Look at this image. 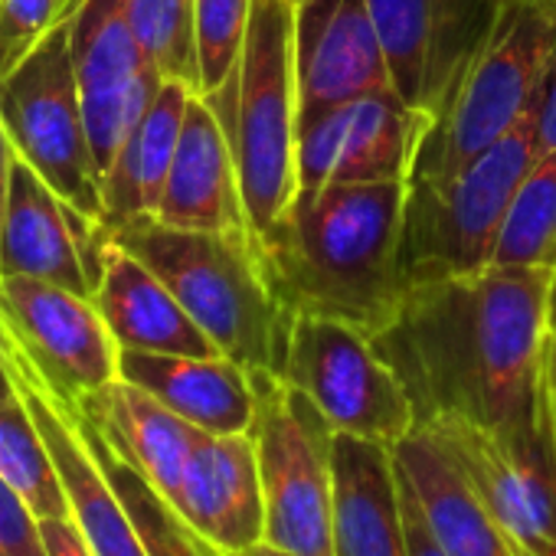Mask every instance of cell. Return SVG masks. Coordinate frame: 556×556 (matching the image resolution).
Instances as JSON below:
<instances>
[{
	"label": "cell",
	"instance_id": "1",
	"mask_svg": "<svg viewBox=\"0 0 556 556\" xmlns=\"http://www.w3.org/2000/svg\"><path fill=\"white\" fill-rule=\"evenodd\" d=\"M553 278V268L488 265L406 292L374 348L403 380L419 422L462 416L514 439L549 429Z\"/></svg>",
	"mask_w": 556,
	"mask_h": 556
},
{
	"label": "cell",
	"instance_id": "2",
	"mask_svg": "<svg viewBox=\"0 0 556 556\" xmlns=\"http://www.w3.org/2000/svg\"><path fill=\"white\" fill-rule=\"evenodd\" d=\"M406 184L299 190L255 236L268 286L286 312L383 334L409 292L403 275Z\"/></svg>",
	"mask_w": 556,
	"mask_h": 556
},
{
	"label": "cell",
	"instance_id": "3",
	"mask_svg": "<svg viewBox=\"0 0 556 556\" xmlns=\"http://www.w3.org/2000/svg\"><path fill=\"white\" fill-rule=\"evenodd\" d=\"M109 232L174 292L223 357L249 374L282 377L292 315L268 286L252 232H193L157 216L109 226Z\"/></svg>",
	"mask_w": 556,
	"mask_h": 556
},
{
	"label": "cell",
	"instance_id": "4",
	"mask_svg": "<svg viewBox=\"0 0 556 556\" xmlns=\"http://www.w3.org/2000/svg\"><path fill=\"white\" fill-rule=\"evenodd\" d=\"M219 115L252 236H262L299 193L295 8L252 0L239 66L226 89L203 96Z\"/></svg>",
	"mask_w": 556,
	"mask_h": 556
},
{
	"label": "cell",
	"instance_id": "5",
	"mask_svg": "<svg viewBox=\"0 0 556 556\" xmlns=\"http://www.w3.org/2000/svg\"><path fill=\"white\" fill-rule=\"evenodd\" d=\"M536 157L540 148L527 115L462 170L406 184L403 275L409 289L471 275L494 262L510 200Z\"/></svg>",
	"mask_w": 556,
	"mask_h": 556
},
{
	"label": "cell",
	"instance_id": "6",
	"mask_svg": "<svg viewBox=\"0 0 556 556\" xmlns=\"http://www.w3.org/2000/svg\"><path fill=\"white\" fill-rule=\"evenodd\" d=\"M252 442L265 497V543L292 556H334L331 426L278 374L255 370Z\"/></svg>",
	"mask_w": 556,
	"mask_h": 556
},
{
	"label": "cell",
	"instance_id": "7",
	"mask_svg": "<svg viewBox=\"0 0 556 556\" xmlns=\"http://www.w3.org/2000/svg\"><path fill=\"white\" fill-rule=\"evenodd\" d=\"M553 37V17L530 0H507L494 37L422 138L413 177L455 174L510 135L530 115Z\"/></svg>",
	"mask_w": 556,
	"mask_h": 556
},
{
	"label": "cell",
	"instance_id": "8",
	"mask_svg": "<svg viewBox=\"0 0 556 556\" xmlns=\"http://www.w3.org/2000/svg\"><path fill=\"white\" fill-rule=\"evenodd\" d=\"M0 118L24 157L70 206L105 219L102 174L89 144L73 56V21L50 30L0 79Z\"/></svg>",
	"mask_w": 556,
	"mask_h": 556
},
{
	"label": "cell",
	"instance_id": "9",
	"mask_svg": "<svg viewBox=\"0 0 556 556\" xmlns=\"http://www.w3.org/2000/svg\"><path fill=\"white\" fill-rule=\"evenodd\" d=\"M282 380L315 403L331 432L393 448L419 426L396 370L380 357L374 338L351 325L295 315Z\"/></svg>",
	"mask_w": 556,
	"mask_h": 556
},
{
	"label": "cell",
	"instance_id": "10",
	"mask_svg": "<svg viewBox=\"0 0 556 556\" xmlns=\"http://www.w3.org/2000/svg\"><path fill=\"white\" fill-rule=\"evenodd\" d=\"M393 92L429 125L494 37L507 0H367Z\"/></svg>",
	"mask_w": 556,
	"mask_h": 556
},
{
	"label": "cell",
	"instance_id": "11",
	"mask_svg": "<svg viewBox=\"0 0 556 556\" xmlns=\"http://www.w3.org/2000/svg\"><path fill=\"white\" fill-rule=\"evenodd\" d=\"M419 429L448 455L465 484L510 533L523 556H549L556 543L553 426L514 439L462 416H429Z\"/></svg>",
	"mask_w": 556,
	"mask_h": 556
},
{
	"label": "cell",
	"instance_id": "12",
	"mask_svg": "<svg viewBox=\"0 0 556 556\" xmlns=\"http://www.w3.org/2000/svg\"><path fill=\"white\" fill-rule=\"evenodd\" d=\"M0 325L34 374L66 403L118 380V344L96 299L30 275H0Z\"/></svg>",
	"mask_w": 556,
	"mask_h": 556
},
{
	"label": "cell",
	"instance_id": "13",
	"mask_svg": "<svg viewBox=\"0 0 556 556\" xmlns=\"http://www.w3.org/2000/svg\"><path fill=\"white\" fill-rule=\"evenodd\" d=\"M73 56L89 144L99 174H105L154 102L164 76L131 27L128 0H86L73 14Z\"/></svg>",
	"mask_w": 556,
	"mask_h": 556
},
{
	"label": "cell",
	"instance_id": "14",
	"mask_svg": "<svg viewBox=\"0 0 556 556\" xmlns=\"http://www.w3.org/2000/svg\"><path fill=\"white\" fill-rule=\"evenodd\" d=\"M429 128L393 89L334 105L299 128V190L409 184Z\"/></svg>",
	"mask_w": 556,
	"mask_h": 556
},
{
	"label": "cell",
	"instance_id": "15",
	"mask_svg": "<svg viewBox=\"0 0 556 556\" xmlns=\"http://www.w3.org/2000/svg\"><path fill=\"white\" fill-rule=\"evenodd\" d=\"M299 128L321 112L390 92V66L367 0H305L295 8Z\"/></svg>",
	"mask_w": 556,
	"mask_h": 556
},
{
	"label": "cell",
	"instance_id": "16",
	"mask_svg": "<svg viewBox=\"0 0 556 556\" xmlns=\"http://www.w3.org/2000/svg\"><path fill=\"white\" fill-rule=\"evenodd\" d=\"M8 364L14 377V390L24 396L27 409L34 413L53 462L60 468L66 497H70V517L76 520L79 533L86 536L89 549L96 556H148V546L118 497L115 484L102 471L99 458L92 455L76 406L60 400L24 361V354L8 338Z\"/></svg>",
	"mask_w": 556,
	"mask_h": 556
},
{
	"label": "cell",
	"instance_id": "17",
	"mask_svg": "<svg viewBox=\"0 0 556 556\" xmlns=\"http://www.w3.org/2000/svg\"><path fill=\"white\" fill-rule=\"evenodd\" d=\"M167 504L226 553L262 543L265 497L252 435L203 432L190 452L180 488Z\"/></svg>",
	"mask_w": 556,
	"mask_h": 556
},
{
	"label": "cell",
	"instance_id": "18",
	"mask_svg": "<svg viewBox=\"0 0 556 556\" xmlns=\"http://www.w3.org/2000/svg\"><path fill=\"white\" fill-rule=\"evenodd\" d=\"M154 216L193 232H252L229 135L200 92L187 105L177 154Z\"/></svg>",
	"mask_w": 556,
	"mask_h": 556
},
{
	"label": "cell",
	"instance_id": "19",
	"mask_svg": "<svg viewBox=\"0 0 556 556\" xmlns=\"http://www.w3.org/2000/svg\"><path fill=\"white\" fill-rule=\"evenodd\" d=\"M334 556H409L403 481L390 445L334 432Z\"/></svg>",
	"mask_w": 556,
	"mask_h": 556
},
{
	"label": "cell",
	"instance_id": "20",
	"mask_svg": "<svg viewBox=\"0 0 556 556\" xmlns=\"http://www.w3.org/2000/svg\"><path fill=\"white\" fill-rule=\"evenodd\" d=\"M118 377L151 393L170 413L213 435H239L252 429L255 390L245 367L229 357H187L118 351Z\"/></svg>",
	"mask_w": 556,
	"mask_h": 556
},
{
	"label": "cell",
	"instance_id": "21",
	"mask_svg": "<svg viewBox=\"0 0 556 556\" xmlns=\"http://www.w3.org/2000/svg\"><path fill=\"white\" fill-rule=\"evenodd\" d=\"M96 308L105 318L118 351L216 357V344L187 315L174 292L115 239L105 249L102 278L96 286Z\"/></svg>",
	"mask_w": 556,
	"mask_h": 556
},
{
	"label": "cell",
	"instance_id": "22",
	"mask_svg": "<svg viewBox=\"0 0 556 556\" xmlns=\"http://www.w3.org/2000/svg\"><path fill=\"white\" fill-rule=\"evenodd\" d=\"M393 458L445 556H523L429 432L416 426L393 445Z\"/></svg>",
	"mask_w": 556,
	"mask_h": 556
},
{
	"label": "cell",
	"instance_id": "23",
	"mask_svg": "<svg viewBox=\"0 0 556 556\" xmlns=\"http://www.w3.org/2000/svg\"><path fill=\"white\" fill-rule=\"evenodd\" d=\"M79 413L105 435V442L148 478V484L164 497L174 501L190 452L203 429L190 426L151 393L128 380H112L99 393L76 403Z\"/></svg>",
	"mask_w": 556,
	"mask_h": 556
},
{
	"label": "cell",
	"instance_id": "24",
	"mask_svg": "<svg viewBox=\"0 0 556 556\" xmlns=\"http://www.w3.org/2000/svg\"><path fill=\"white\" fill-rule=\"evenodd\" d=\"M0 275H30L92 299L86 265L79 258L66 200L17 157L4 226H0Z\"/></svg>",
	"mask_w": 556,
	"mask_h": 556
},
{
	"label": "cell",
	"instance_id": "25",
	"mask_svg": "<svg viewBox=\"0 0 556 556\" xmlns=\"http://www.w3.org/2000/svg\"><path fill=\"white\" fill-rule=\"evenodd\" d=\"M197 92L187 83L164 79L154 102L118 148L115 161L102 174V210L105 226L154 216L184 128L187 105Z\"/></svg>",
	"mask_w": 556,
	"mask_h": 556
},
{
	"label": "cell",
	"instance_id": "26",
	"mask_svg": "<svg viewBox=\"0 0 556 556\" xmlns=\"http://www.w3.org/2000/svg\"><path fill=\"white\" fill-rule=\"evenodd\" d=\"M76 416H79V426H83V435L92 448V455L99 458L102 471L109 475V481L115 484L118 497L125 501L144 546H148V556H226V549H219L213 540H206L203 533H197L151 484L141 471H135L109 442L105 435L79 413L76 406Z\"/></svg>",
	"mask_w": 556,
	"mask_h": 556
},
{
	"label": "cell",
	"instance_id": "27",
	"mask_svg": "<svg viewBox=\"0 0 556 556\" xmlns=\"http://www.w3.org/2000/svg\"><path fill=\"white\" fill-rule=\"evenodd\" d=\"M0 478L24 497L37 520L70 517L60 468L21 393L0 400Z\"/></svg>",
	"mask_w": 556,
	"mask_h": 556
},
{
	"label": "cell",
	"instance_id": "28",
	"mask_svg": "<svg viewBox=\"0 0 556 556\" xmlns=\"http://www.w3.org/2000/svg\"><path fill=\"white\" fill-rule=\"evenodd\" d=\"M491 265L556 271V151L540 154L520 180Z\"/></svg>",
	"mask_w": 556,
	"mask_h": 556
},
{
	"label": "cell",
	"instance_id": "29",
	"mask_svg": "<svg viewBox=\"0 0 556 556\" xmlns=\"http://www.w3.org/2000/svg\"><path fill=\"white\" fill-rule=\"evenodd\" d=\"M128 17L157 73L200 92L197 0H128Z\"/></svg>",
	"mask_w": 556,
	"mask_h": 556
},
{
	"label": "cell",
	"instance_id": "30",
	"mask_svg": "<svg viewBox=\"0 0 556 556\" xmlns=\"http://www.w3.org/2000/svg\"><path fill=\"white\" fill-rule=\"evenodd\" d=\"M252 0H197V63L200 96L229 86L249 30Z\"/></svg>",
	"mask_w": 556,
	"mask_h": 556
},
{
	"label": "cell",
	"instance_id": "31",
	"mask_svg": "<svg viewBox=\"0 0 556 556\" xmlns=\"http://www.w3.org/2000/svg\"><path fill=\"white\" fill-rule=\"evenodd\" d=\"M76 0H0V79L60 24L73 21Z\"/></svg>",
	"mask_w": 556,
	"mask_h": 556
},
{
	"label": "cell",
	"instance_id": "32",
	"mask_svg": "<svg viewBox=\"0 0 556 556\" xmlns=\"http://www.w3.org/2000/svg\"><path fill=\"white\" fill-rule=\"evenodd\" d=\"M0 556H50L40 520L4 478H0Z\"/></svg>",
	"mask_w": 556,
	"mask_h": 556
},
{
	"label": "cell",
	"instance_id": "33",
	"mask_svg": "<svg viewBox=\"0 0 556 556\" xmlns=\"http://www.w3.org/2000/svg\"><path fill=\"white\" fill-rule=\"evenodd\" d=\"M530 125H533L540 154L556 151V37L546 53L543 76H540V86H536V96L530 105Z\"/></svg>",
	"mask_w": 556,
	"mask_h": 556
},
{
	"label": "cell",
	"instance_id": "34",
	"mask_svg": "<svg viewBox=\"0 0 556 556\" xmlns=\"http://www.w3.org/2000/svg\"><path fill=\"white\" fill-rule=\"evenodd\" d=\"M40 533H43V546L50 556H96L73 517L40 520Z\"/></svg>",
	"mask_w": 556,
	"mask_h": 556
},
{
	"label": "cell",
	"instance_id": "35",
	"mask_svg": "<svg viewBox=\"0 0 556 556\" xmlns=\"http://www.w3.org/2000/svg\"><path fill=\"white\" fill-rule=\"evenodd\" d=\"M403 481V478H400ZM403 507H406V536H409V556H445L413 497V491L403 484Z\"/></svg>",
	"mask_w": 556,
	"mask_h": 556
},
{
	"label": "cell",
	"instance_id": "36",
	"mask_svg": "<svg viewBox=\"0 0 556 556\" xmlns=\"http://www.w3.org/2000/svg\"><path fill=\"white\" fill-rule=\"evenodd\" d=\"M546 406L556 445V278H553V299H549V331H546Z\"/></svg>",
	"mask_w": 556,
	"mask_h": 556
},
{
	"label": "cell",
	"instance_id": "37",
	"mask_svg": "<svg viewBox=\"0 0 556 556\" xmlns=\"http://www.w3.org/2000/svg\"><path fill=\"white\" fill-rule=\"evenodd\" d=\"M14 164H17V148H14L11 135H8L4 118H0V226H4V213H8V197H11Z\"/></svg>",
	"mask_w": 556,
	"mask_h": 556
},
{
	"label": "cell",
	"instance_id": "38",
	"mask_svg": "<svg viewBox=\"0 0 556 556\" xmlns=\"http://www.w3.org/2000/svg\"><path fill=\"white\" fill-rule=\"evenodd\" d=\"M14 377H11V364H8V334L4 325H0V400L14 396Z\"/></svg>",
	"mask_w": 556,
	"mask_h": 556
},
{
	"label": "cell",
	"instance_id": "39",
	"mask_svg": "<svg viewBox=\"0 0 556 556\" xmlns=\"http://www.w3.org/2000/svg\"><path fill=\"white\" fill-rule=\"evenodd\" d=\"M226 556H292V553H286V549H278V546H271V543H255V546H249V549H239V553H226Z\"/></svg>",
	"mask_w": 556,
	"mask_h": 556
},
{
	"label": "cell",
	"instance_id": "40",
	"mask_svg": "<svg viewBox=\"0 0 556 556\" xmlns=\"http://www.w3.org/2000/svg\"><path fill=\"white\" fill-rule=\"evenodd\" d=\"M530 4H533V8H540L546 17H553V21H556V0H530Z\"/></svg>",
	"mask_w": 556,
	"mask_h": 556
},
{
	"label": "cell",
	"instance_id": "41",
	"mask_svg": "<svg viewBox=\"0 0 556 556\" xmlns=\"http://www.w3.org/2000/svg\"><path fill=\"white\" fill-rule=\"evenodd\" d=\"M289 4H292V8H299V4H305V0H289Z\"/></svg>",
	"mask_w": 556,
	"mask_h": 556
},
{
	"label": "cell",
	"instance_id": "42",
	"mask_svg": "<svg viewBox=\"0 0 556 556\" xmlns=\"http://www.w3.org/2000/svg\"><path fill=\"white\" fill-rule=\"evenodd\" d=\"M549 556H556V543H553V549H549Z\"/></svg>",
	"mask_w": 556,
	"mask_h": 556
}]
</instances>
